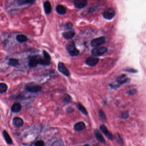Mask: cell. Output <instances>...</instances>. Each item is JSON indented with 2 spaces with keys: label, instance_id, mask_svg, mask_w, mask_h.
<instances>
[{
  "label": "cell",
  "instance_id": "603a6c76",
  "mask_svg": "<svg viewBox=\"0 0 146 146\" xmlns=\"http://www.w3.org/2000/svg\"><path fill=\"white\" fill-rule=\"evenodd\" d=\"M77 108L84 114H85V115L88 114V112H87L86 108H85V107L82 104H79V103L78 104Z\"/></svg>",
  "mask_w": 146,
  "mask_h": 146
},
{
  "label": "cell",
  "instance_id": "e575fe53",
  "mask_svg": "<svg viewBox=\"0 0 146 146\" xmlns=\"http://www.w3.org/2000/svg\"><path fill=\"white\" fill-rule=\"evenodd\" d=\"M67 111L68 113H72L74 111V110L72 108H69L67 110Z\"/></svg>",
  "mask_w": 146,
  "mask_h": 146
},
{
  "label": "cell",
  "instance_id": "277c9868",
  "mask_svg": "<svg viewBox=\"0 0 146 146\" xmlns=\"http://www.w3.org/2000/svg\"><path fill=\"white\" fill-rule=\"evenodd\" d=\"M108 49L105 47H102L94 48L91 51V54L95 56H99L106 53Z\"/></svg>",
  "mask_w": 146,
  "mask_h": 146
},
{
  "label": "cell",
  "instance_id": "2e32d148",
  "mask_svg": "<svg viewBox=\"0 0 146 146\" xmlns=\"http://www.w3.org/2000/svg\"><path fill=\"white\" fill-rule=\"evenodd\" d=\"M22 106L19 102H16L13 104L11 107V110L13 112L17 113L20 111Z\"/></svg>",
  "mask_w": 146,
  "mask_h": 146
},
{
  "label": "cell",
  "instance_id": "9a60e30c",
  "mask_svg": "<svg viewBox=\"0 0 146 146\" xmlns=\"http://www.w3.org/2000/svg\"><path fill=\"white\" fill-rule=\"evenodd\" d=\"M75 35V32L74 31L70 30L63 32V36L67 40L71 39L73 38Z\"/></svg>",
  "mask_w": 146,
  "mask_h": 146
},
{
  "label": "cell",
  "instance_id": "7c38bea8",
  "mask_svg": "<svg viewBox=\"0 0 146 146\" xmlns=\"http://www.w3.org/2000/svg\"><path fill=\"white\" fill-rule=\"evenodd\" d=\"M13 125L16 127H21L23 125V120L19 117H16L13 119Z\"/></svg>",
  "mask_w": 146,
  "mask_h": 146
},
{
  "label": "cell",
  "instance_id": "836d02e7",
  "mask_svg": "<svg viewBox=\"0 0 146 146\" xmlns=\"http://www.w3.org/2000/svg\"><path fill=\"white\" fill-rule=\"evenodd\" d=\"M25 1L28 4H32L35 2V0H25Z\"/></svg>",
  "mask_w": 146,
  "mask_h": 146
},
{
  "label": "cell",
  "instance_id": "44dd1931",
  "mask_svg": "<svg viewBox=\"0 0 146 146\" xmlns=\"http://www.w3.org/2000/svg\"><path fill=\"white\" fill-rule=\"evenodd\" d=\"M9 66L13 67H16L19 64V61L17 59L15 58H10L8 62Z\"/></svg>",
  "mask_w": 146,
  "mask_h": 146
},
{
  "label": "cell",
  "instance_id": "d6a6232c",
  "mask_svg": "<svg viewBox=\"0 0 146 146\" xmlns=\"http://www.w3.org/2000/svg\"><path fill=\"white\" fill-rule=\"evenodd\" d=\"M66 28H68V29H69V28H72V24L71 23H70V22H69V23H67L66 24Z\"/></svg>",
  "mask_w": 146,
  "mask_h": 146
},
{
  "label": "cell",
  "instance_id": "8fae6325",
  "mask_svg": "<svg viewBox=\"0 0 146 146\" xmlns=\"http://www.w3.org/2000/svg\"><path fill=\"white\" fill-rule=\"evenodd\" d=\"M100 129L104 134H105V136L107 138H108V139H109L111 140H113L114 139V137L113 134L110 132L107 127L105 126L104 125H102L100 126Z\"/></svg>",
  "mask_w": 146,
  "mask_h": 146
},
{
  "label": "cell",
  "instance_id": "cb8c5ba5",
  "mask_svg": "<svg viewBox=\"0 0 146 146\" xmlns=\"http://www.w3.org/2000/svg\"><path fill=\"white\" fill-rule=\"evenodd\" d=\"M42 53H43V58H44L45 60L50 62L51 58V56H50L49 54L47 52V51H45V50H43L42 51Z\"/></svg>",
  "mask_w": 146,
  "mask_h": 146
},
{
  "label": "cell",
  "instance_id": "4316f807",
  "mask_svg": "<svg viewBox=\"0 0 146 146\" xmlns=\"http://www.w3.org/2000/svg\"><path fill=\"white\" fill-rule=\"evenodd\" d=\"M99 117L100 118L101 120L102 121L105 122L106 120V116H105V114L104 113V112L101 110L100 111H99Z\"/></svg>",
  "mask_w": 146,
  "mask_h": 146
},
{
  "label": "cell",
  "instance_id": "1f68e13d",
  "mask_svg": "<svg viewBox=\"0 0 146 146\" xmlns=\"http://www.w3.org/2000/svg\"><path fill=\"white\" fill-rule=\"evenodd\" d=\"M125 71L127 72H131V73H136L137 72V70H134L133 69L129 68L126 69Z\"/></svg>",
  "mask_w": 146,
  "mask_h": 146
},
{
  "label": "cell",
  "instance_id": "d6986e66",
  "mask_svg": "<svg viewBox=\"0 0 146 146\" xmlns=\"http://www.w3.org/2000/svg\"><path fill=\"white\" fill-rule=\"evenodd\" d=\"M3 136L7 143L9 144H13L12 138H10V136H9L8 133L6 131V130H4L3 131Z\"/></svg>",
  "mask_w": 146,
  "mask_h": 146
},
{
  "label": "cell",
  "instance_id": "30bf717a",
  "mask_svg": "<svg viewBox=\"0 0 146 146\" xmlns=\"http://www.w3.org/2000/svg\"><path fill=\"white\" fill-rule=\"evenodd\" d=\"M99 61V58L96 57H88L85 61L86 64L89 66L93 67L96 66L98 63Z\"/></svg>",
  "mask_w": 146,
  "mask_h": 146
},
{
  "label": "cell",
  "instance_id": "ffe728a7",
  "mask_svg": "<svg viewBox=\"0 0 146 146\" xmlns=\"http://www.w3.org/2000/svg\"><path fill=\"white\" fill-rule=\"evenodd\" d=\"M28 37L26 36L20 34L16 36V40L20 43L25 42L28 40Z\"/></svg>",
  "mask_w": 146,
  "mask_h": 146
},
{
  "label": "cell",
  "instance_id": "f546056e",
  "mask_svg": "<svg viewBox=\"0 0 146 146\" xmlns=\"http://www.w3.org/2000/svg\"><path fill=\"white\" fill-rule=\"evenodd\" d=\"M35 146H44V142L42 140H38L35 143Z\"/></svg>",
  "mask_w": 146,
  "mask_h": 146
},
{
  "label": "cell",
  "instance_id": "8992f818",
  "mask_svg": "<svg viewBox=\"0 0 146 146\" xmlns=\"http://www.w3.org/2000/svg\"><path fill=\"white\" fill-rule=\"evenodd\" d=\"M105 38L104 37H100L93 40L91 42V46L93 47H99L105 42Z\"/></svg>",
  "mask_w": 146,
  "mask_h": 146
},
{
  "label": "cell",
  "instance_id": "52a82bcc",
  "mask_svg": "<svg viewBox=\"0 0 146 146\" xmlns=\"http://www.w3.org/2000/svg\"><path fill=\"white\" fill-rule=\"evenodd\" d=\"M57 68H58V70L59 71L63 74L65 76H69L70 73H69V70L63 62H59L58 64Z\"/></svg>",
  "mask_w": 146,
  "mask_h": 146
},
{
  "label": "cell",
  "instance_id": "7402d4cb",
  "mask_svg": "<svg viewBox=\"0 0 146 146\" xmlns=\"http://www.w3.org/2000/svg\"><path fill=\"white\" fill-rule=\"evenodd\" d=\"M8 87L6 84L4 83H0V94L4 93L8 90Z\"/></svg>",
  "mask_w": 146,
  "mask_h": 146
},
{
  "label": "cell",
  "instance_id": "4fadbf2b",
  "mask_svg": "<svg viewBox=\"0 0 146 146\" xmlns=\"http://www.w3.org/2000/svg\"><path fill=\"white\" fill-rule=\"evenodd\" d=\"M94 134H95L96 137L97 138V140L99 142H100L103 144H105V141L104 137H103L102 134H101L100 132L97 130H94Z\"/></svg>",
  "mask_w": 146,
  "mask_h": 146
},
{
  "label": "cell",
  "instance_id": "d4e9b609",
  "mask_svg": "<svg viewBox=\"0 0 146 146\" xmlns=\"http://www.w3.org/2000/svg\"><path fill=\"white\" fill-rule=\"evenodd\" d=\"M39 64L43 65V66H48L50 64V62L47 61L46 60H45L44 58H42L39 56Z\"/></svg>",
  "mask_w": 146,
  "mask_h": 146
},
{
  "label": "cell",
  "instance_id": "5bb4252c",
  "mask_svg": "<svg viewBox=\"0 0 146 146\" xmlns=\"http://www.w3.org/2000/svg\"><path fill=\"white\" fill-rule=\"evenodd\" d=\"M85 128V125L83 122H79L75 125L74 130L76 131H81Z\"/></svg>",
  "mask_w": 146,
  "mask_h": 146
},
{
  "label": "cell",
  "instance_id": "ac0fdd59",
  "mask_svg": "<svg viewBox=\"0 0 146 146\" xmlns=\"http://www.w3.org/2000/svg\"><path fill=\"white\" fill-rule=\"evenodd\" d=\"M56 10L57 12L60 15H64L66 13V8L62 5H57L56 8Z\"/></svg>",
  "mask_w": 146,
  "mask_h": 146
},
{
  "label": "cell",
  "instance_id": "6da1fadb",
  "mask_svg": "<svg viewBox=\"0 0 146 146\" xmlns=\"http://www.w3.org/2000/svg\"><path fill=\"white\" fill-rule=\"evenodd\" d=\"M128 80L129 79L126 77V75H122L117 78V80L113 83H111L110 85V86L112 88L116 89L124 83L127 82Z\"/></svg>",
  "mask_w": 146,
  "mask_h": 146
},
{
  "label": "cell",
  "instance_id": "4dcf8cb0",
  "mask_svg": "<svg viewBox=\"0 0 146 146\" xmlns=\"http://www.w3.org/2000/svg\"><path fill=\"white\" fill-rule=\"evenodd\" d=\"M136 93V90L135 89H130V90H129V91L127 92V93L129 94H130V95H133V94H135Z\"/></svg>",
  "mask_w": 146,
  "mask_h": 146
},
{
  "label": "cell",
  "instance_id": "83f0119b",
  "mask_svg": "<svg viewBox=\"0 0 146 146\" xmlns=\"http://www.w3.org/2000/svg\"><path fill=\"white\" fill-rule=\"evenodd\" d=\"M71 98L70 96L68 94H66L65 95H64V96H63V100L64 102H69L71 101Z\"/></svg>",
  "mask_w": 146,
  "mask_h": 146
},
{
  "label": "cell",
  "instance_id": "f1b7e54d",
  "mask_svg": "<svg viewBox=\"0 0 146 146\" xmlns=\"http://www.w3.org/2000/svg\"><path fill=\"white\" fill-rule=\"evenodd\" d=\"M129 117V114L128 112H125L122 113L120 116V118H121V119H124L128 118Z\"/></svg>",
  "mask_w": 146,
  "mask_h": 146
},
{
  "label": "cell",
  "instance_id": "e0dca14e",
  "mask_svg": "<svg viewBox=\"0 0 146 146\" xmlns=\"http://www.w3.org/2000/svg\"><path fill=\"white\" fill-rule=\"evenodd\" d=\"M44 8L45 12L46 14H49L51 12V4L48 1L44 3Z\"/></svg>",
  "mask_w": 146,
  "mask_h": 146
},
{
  "label": "cell",
  "instance_id": "d590c367",
  "mask_svg": "<svg viewBox=\"0 0 146 146\" xmlns=\"http://www.w3.org/2000/svg\"><path fill=\"white\" fill-rule=\"evenodd\" d=\"M90 146L88 144H86L85 145V146Z\"/></svg>",
  "mask_w": 146,
  "mask_h": 146
},
{
  "label": "cell",
  "instance_id": "5b68a950",
  "mask_svg": "<svg viewBox=\"0 0 146 146\" xmlns=\"http://www.w3.org/2000/svg\"><path fill=\"white\" fill-rule=\"evenodd\" d=\"M115 12L113 9H109L103 13V16L107 20H111L115 16Z\"/></svg>",
  "mask_w": 146,
  "mask_h": 146
},
{
  "label": "cell",
  "instance_id": "3957f363",
  "mask_svg": "<svg viewBox=\"0 0 146 146\" xmlns=\"http://www.w3.org/2000/svg\"><path fill=\"white\" fill-rule=\"evenodd\" d=\"M42 88L41 86L33 83H29L27 84L25 88V89L27 91L31 93L39 92L41 91Z\"/></svg>",
  "mask_w": 146,
  "mask_h": 146
},
{
  "label": "cell",
  "instance_id": "7a4b0ae2",
  "mask_svg": "<svg viewBox=\"0 0 146 146\" xmlns=\"http://www.w3.org/2000/svg\"><path fill=\"white\" fill-rule=\"evenodd\" d=\"M66 49L69 54L72 56H77L79 54V51L77 49L73 41H71L66 44Z\"/></svg>",
  "mask_w": 146,
  "mask_h": 146
},
{
  "label": "cell",
  "instance_id": "9c48e42d",
  "mask_svg": "<svg viewBox=\"0 0 146 146\" xmlns=\"http://www.w3.org/2000/svg\"><path fill=\"white\" fill-rule=\"evenodd\" d=\"M39 56H33L28 61L29 67L33 68L37 66V65L39 64Z\"/></svg>",
  "mask_w": 146,
  "mask_h": 146
},
{
  "label": "cell",
  "instance_id": "484cf974",
  "mask_svg": "<svg viewBox=\"0 0 146 146\" xmlns=\"http://www.w3.org/2000/svg\"><path fill=\"white\" fill-rule=\"evenodd\" d=\"M116 138L117 142L119 144L120 146H123V140H122V139L120 136V134H118V133L116 134Z\"/></svg>",
  "mask_w": 146,
  "mask_h": 146
},
{
  "label": "cell",
  "instance_id": "ba28073f",
  "mask_svg": "<svg viewBox=\"0 0 146 146\" xmlns=\"http://www.w3.org/2000/svg\"><path fill=\"white\" fill-rule=\"evenodd\" d=\"M73 3L75 7L78 9L85 8L88 4L87 0H74Z\"/></svg>",
  "mask_w": 146,
  "mask_h": 146
}]
</instances>
